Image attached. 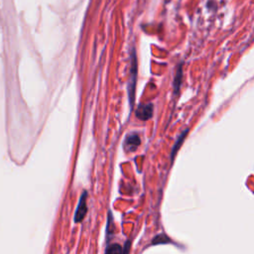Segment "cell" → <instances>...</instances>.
<instances>
[{
	"label": "cell",
	"instance_id": "obj_1",
	"mask_svg": "<svg viewBox=\"0 0 254 254\" xmlns=\"http://www.w3.org/2000/svg\"><path fill=\"white\" fill-rule=\"evenodd\" d=\"M131 75L130 80L128 83V94H129V101L130 105H133L134 97H135V86H136V77H137V60H136V54L132 53V59H131Z\"/></svg>",
	"mask_w": 254,
	"mask_h": 254
},
{
	"label": "cell",
	"instance_id": "obj_2",
	"mask_svg": "<svg viewBox=\"0 0 254 254\" xmlns=\"http://www.w3.org/2000/svg\"><path fill=\"white\" fill-rule=\"evenodd\" d=\"M86 198H87V191L83 190L81 193V196L79 198V202L77 205V208L74 213V222L78 223L81 222L86 214L87 211V205H86Z\"/></svg>",
	"mask_w": 254,
	"mask_h": 254
},
{
	"label": "cell",
	"instance_id": "obj_3",
	"mask_svg": "<svg viewBox=\"0 0 254 254\" xmlns=\"http://www.w3.org/2000/svg\"><path fill=\"white\" fill-rule=\"evenodd\" d=\"M141 144V140L138 134L136 133H130L126 136L124 140V149L127 152H133L137 149V147Z\"/></svg>",
	"mask_w": 254,
	"mask_h": 254
},
{
	"label": "cell",
	"instance_id": "obj_4",
	"mask_svg": "<svg viewBox=\"0 0 254 254\" xmlns=\"http://www.w3.org/2000/svg\"><path fill=\"white\" fill-rule=\"evenodd\" d=\"M136 115L141 120H148L153 115V105L151 103L148 104H140L139 107L136 109Z\"/></svg>",
	"mask_w": 254,
	"mask_h": 254
},
{
	"label": "cell",
	"instance_id": "obj_5",
	"mask_svg": "<svg viewBox=\"0 0 254 254\" xmlns=\"http://www.w3.org/2000/svg\"><path fill=\"white\" fill-rule=\"evenodd\" d=\"M123 248L118 243H112L105 249V254H122Z\"/></svg>",
	"mask_w": 254,
	"mask_h": 254
},
{
	"label": "cell",
	"instance_id": "obj_6",
	"mask_svg": "<svg viewBox=\"0 0 254 254\" xmlns=\"http://www.w3.org/2000/svg\"><path fill=\"white\" fill-rule=\"evenodd\" d=\"M182 75H183L182 67L179 66V68L177 69L176 75H175V80H174V86H175L176 92L179 91V88H180V85H181V81H182Z\"/></svg>",
	"mask_w": 254,
	"mask_h": 254
},
{
	"label": "cell",
	"instance_id": "obj_7",
	"mask_svg": "<svg viewBox=\"0 0 254 254\" xmlns=\"http://www.w3.org/2000/svg\"><path fill=\"white\" fill-rule=\"evenodd\" d=\"M187 133H188V130H186V131L181 135V137L177 140V142H176V144H175V146H174V148H173V151H172V158H174L175 154L177 153V150L180 148L181 144L183 143V141H184V139H185V137H186Z\"/></svg>",
	"mask_w": 254,
	"mask_h": 254
},
{
	"label": "cell",
	"instance_id": "obj_8",
	"mask_svg": "<svg viewBox=\"0 0 254 254\" xmlns=\"http://www.w3.org/2000/svg\"><path fill=\"white\" fill-rule=\"evenodd\" d=\"M170 239L168 236L164 235V234H161L159 236H156L153 240V244H156V243H166V242H169Z\"/></svg>",
	"mask_w": 254,
	"mask_h": 254
},
{
	"label": "cell",
	"instance_id": "obj_9",
	"mask_svg": "<svg viewBox=\"0 0 254 254\" xmlns=\"http://www.w3.org/2000/svg\"><path fill=\"white\" fill-rule=\"evenodd\" d=\"M130 245H131V242L130 240L126 241L125 243V246L123 248V251H122V254H129V251H130Z\"/></svg>",
	"mask_w": 254,
	"mask_h": 254
},
{
	"label": "cell",
	"instance_id": "obj_10",
	"mask_svg": "<svg viewBox=\"0 0 254 254\" xmlns=\"http://www.w3.org/2000/svg\"><path fill=\"white\" fill-rule=\"evenodd\" d=\"M166 1H169V0H166Z\"/></svg>",
	"mask_w": 254,
	"mask_h": 254
}]
</instances>
